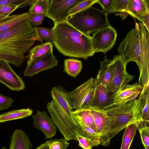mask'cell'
Instances as JSON below:
<instances>
[{
	"label": "cell",
	"mask_w": 149,
	"mask_h": 149,
	"mask_svg": "<svg viewBox=\"0 0 149 149\" xmlns=\"http://www.w3.org/2000/svg\"><path fill=\"white\" fill-rule=\"evenodd\" d=\"M81 0H50L45 16L54 23L67 21L70 10Z\"/></svg>",
	"instance_id": "10"
},
{
	"label": "cell",
	"mask_w": 149,
	"mask_h": 149,
	"mask_svg": "<svg viewBox=\"0 0 149 149\" xmlns=\"http://www.w3.org/2000/svg\"><path fill=\"white\" fill-rule=\"evenodd\" d=\"M8 16H6L3 15L1 14H0V20L2 19V18L6 17Z\"/></svg>",
	"instance_id": "43"
},
{
	"label": "cell",
	"mask_w": 149,
	"mask_h": 149,
	"mask_svg": "<svg viewBox=\"0 0 149 149\" xmlns=\"http://www.w3.org/2000/svg\"><path fill=\"white\" fill-rule=\"evenodd\" d=\"M28 11L18 14L10 15L0 20V34L13 28L23 21L28 18Z\"/></svg>",
	"instance_id": "20"
},
{
	"label": "cell",
	"mask_w": 149,
	"mask_h": 149,
	"mask_svg": "<svg viewBox=\"0 0 149 149\" xmlns=\"http://www.w3.org/2000/svg\"><path fill=\"white\" fill-rule=\"evenodd\" d=\"M142 143L145 149H149V127L146 126L138 129Z\"/></svg>",
	"instance_id": "36"
},
{
	"label": "cell",
	"mask_w": 149,
	"mask_h": 149,
	"mask_svg": "<svg viewBox=\"0 0 149 149\" xmlns=\"http://www.w3.org/2000/svg\"><path fill=\"white\" fill-rule=\"evenodd\" d=\"M66 90L62 87L56 86L51 91L53 100L70 116L73 117L72 112L74 111L70 107L65 95Z\"/></svg>",
	"instance_id": "19"
},
{
	"label": "cell",
	"mask_w": 149,
	"mask_h": 149,
	"mask_svg": "<svg viewBox=\"0 0 149 149\" xmlns=\"http://www.w3.org/2000/svg\"><path fill=\"white\" fill-rule=\"evenodd\" d=\"M142 89V86L137 82L131 85H125L116 92L112 94V106L126 103L136 99Z\"/></svg>",
	"instance_id": "13"
},
{
	"label": "cell",
	"mask_w": 149,
	"mask_h": 149,
	"mask_svg": "<svg viewBox=\"0 0 149 149\" xmlns=\"http://www.w3.org/2000/svg\"><path fill=\"white\" fill-rule=\"evenodd\" d=\"M97 86L95 78L91 77L73 90L66 91L65 95L73 110L89 106Z\"/></svg>",
	"instance_id": "7"
},
{
	"label": "cell",
	"mask_w": 149,
	"mask_h": 149,
	"mask_svg": "<svg viewBox=\"0 0 149 149\" xmlns=\"http://www.w3.org/2000/svg\"><path fill=\"white\" fill-rule=\"evenodd\" d=\"M52 28L54 37L52 42L63 55L86 60L94 55L91 36L82 33L67 20L54 23Z\"/></svg>",
	"instance_id": "3"
},
{
	"label": "cell",
	"mask_w": 149,
	"mask_h": 149,
	"mask_svg": "<svg viewBox=\"0 0 149 149\" xmlns=\"http://www.w3.org/2000/svg\"><path fill=\"white\" fill-rule=\"evenodd\" d=\"M36 40L35 28L27 19L0 34V59L20 67L26 58L25 53Z\"/></svg>",
	"instance_id": "2"
},
{
	"label": "cell",
	"mask_w": 149,
	"mask_h": 149,
	"mask_svg": "<svg viewBox=\"0 0 149 149\" xmlns=\"http://www.w3.org/2000/svg\"><path fill=\"white\" fill-rule=\"evenodd\" d=\"M49 1V0H31L28 11L30 14L46 13Z\"/></svg>",
	"instance_id": "28"
},
{
	"label": "cell",
	"mask_w": 149,
	"mask_h": 149,
	"mask_svg": "<svg viewBox=\"0 0 149 149\" xmlns=\"http://www.w3.org/2000/svg\"><path fill=\"white\" fill-rule=\"evenodd\" d=\"M144 102L138 97L105 110L106 117L102 131L103 134L111 139L132 123H137L138 126Z\"/></svg>",
	"instance_id": "4"
},
{
	"label": "cell",
	"mask_w": 149,
	"mask_h": 149,
	"mask_svg": "<svg viewBox=\"0 0 149 149\" xmlns=\"http://www.w3.org/2000/svg\"><path fill=\"white\" fill-rule=\"evenodd\" d=\"M112 60L113 63L112 76L106 88L109 93L113 94L128 84L134 79V77L127 72V65L121 56L118 54L114 56Z\"/></svg>",
	"instance_id": "8"
},
{
	"label": "cell",
	"mask_w": 149,
	"mask_h": 149,
	"mask_svg": "<svg viewBox=\"0 0 149 149\" xmlns=\"http://www.w3.org/2000/svg\"><path fill=\"white\" fill-rule=\"evenodd\" d=\"M58 61L53 52H50L33 60L27 65L24 72V76L32 77L42 71L56 66Z\"/></svg>",
	"instance_id": "12"
},
{
	"label": "cell",
	"mask_w": 149,
	"mask_h": 149,
	"mask_svg": "<svg viewBox=\"0 0 149 149\" xmlns=\"http://www.w3.org/2000/svg\"><path fill=\"white\" fill-rule=\"evenodd\" d=\"M31 0H0V7L11 4H27L29 5Z\"/></svg>",
	"instance_id": "40"
},
{
	"label": "cell",
	"mask_w": 149,
	"mask_h": 149,
	"mask_svg": "<svg viewBox=\"0 0 149 149\" xmlns=\"http://www.w3.org/2000/svg\"><path fill=\"white\" fill-rule=\"evenodd\" d=\"M91 113L93 116L96 129V132L99 135L101 132L106 117L105 110L92 107L89 106Z\"/></svg>",
	"instance_id": "26"
},
{
	"label": "cell",
	"mask_w": 149,
	"mask_h": 149,
	"mask_svg": "<svg viewBox=\"0 0 149 149\" xmlns=\"http://www.w3.org/2000/svg\"><path fill=\"white\" fill-rule=\"evenodd\" d=\"M13 102L10 97L4 96L0 93V111L8 109Z\"/></svg>",
	"instance_id": "38"
},
{
	"label": "cell",
	"mask_w": 149,
	"mask_h": 149,
	"mask_svg": "<svg viewBox=\"0 0 149 149\" xmlns=\"http://www.w3.org/2000/svg\"><path fill=\"white\" fill-rule=\"evenodd\" d=\"M97 1V0H81L71 9L68 14V17L74 14L92 6L96 3Z\"/></svg>",
	"instance_id": "32"
},
{
	"label": "cell",
	"mask_w": 149,
	"mask_h": 149,
	"mask_svg": "<svg viewBox=\"0 0 149 149\" xmlns=\"http://www.w3.org/2000/svg\"><path fill=\"white\" fill-rule=\"evenodd\" d=\"M137 123H132L126 128L122 138L120 149H129L137 130Z\"/></svg>",
	"instance_id": "25"
},
{
	"label": "cell",
	"mask_w": 149,
	"mask_h": 149,
	"mask_svg": "<svg viewBox=\"0 0 149 149\" xmlns=\"http://www.w3.org/2000/svg\"><path fill=\"white\" fill-rule=\"evenodd\" d=\"M36 34L37 40L42 43L43 40L52 42L53 39L54 33L52 28L41 26L34 27Z\"/></svg>",
	"instance_id": "29"
},
{
	"label": "cell",
	"mask_w": 149,
	"mask_h": 149,
	"mask_svg": "<svg viewBox=\"0 0 149 149\" xmlns=\"http://www.w3.org/2000/svg\"><path fill=\"white\" fill-rule=\"evenodd\" d=\"M0 149H7V148L4 147H3Z\"/></svg>",
	"instance_id": "44"
},
{
	"label": "cell",
	"mask_w": 149,
	"mask_h": 149,
	"mask_svg": "<svg viewBox=\"0 0 149 149\" xmlns=\"http://www.w3.org/2000/svg\"><path fill=\"white\" fill-rule=\"evenodd\" d=\"M29 5L27 4L11 3L0 7V14L8 16L16 9L24 8Z\"/></svg>",
	"instance_id": "34"
},
{
	"label": "cell",
	"mask_w": 149,
	"mask_h": 149,
	"mask_svg": "<svg viewBox=\"0 0 149 149\" xmlns=\"http://www.w3.org/2000/svg\"><path fill=\"white\" fill-rule=\"evenodd\" d=\"M0 82L13 91L24 90V83L22 78L14 71L9 63L0 59Z\"/></svg>",
	"instance_id": "11"
},
{
	"label": "cell",
	"mask_w": 149,
	"mask_h": 149,
	"mask_svg": "<svg viewBox=\"0 0 149 149\" xmlns=\"http://www.w3.org/2000/svg\"><path fill=\"white\" fill-rule=\"evenodd\" d=\"M49 149H66L69 143L65 139H50L46 141Z\"/></svg>",
	"instance_id": "33"
},
{
	"label": "cell",
	"mask_w": 149,
	"mask_h": 149,
	"mask_svg": "<svg viewBox=\"0 0 149 149\" xmlns=\"http://www.w3.org/2000/svg\"><path fill=\"white\" fill-rule=\"evenodd\" d=\"M113 99L106 87L102 85L97 86L93 98L90 106L105 110L112 106Z\"/></svg>",
	"instance_id": "16"
},
{
	"label": "cell",
	"mask_w": 149,
	"mask_h": 149,
	"mask_svg": "<svg viewBox=\"0 0 149 149\" xmlns=\"http://www.w3.org/2000/svg\"><path fill=\"white\" fill-rule=\"evenodd\" d=\"M32 118L34 127L44 134L46 140L51 139L55 136L56 126L47 112L37 110L36 113L33 116Z\"/></svg>",
	"instance_id": "14"
},
{
	"label": "cell",
	"mask_w": 149,
	"mask_h": 149,
	"mask_svg": "<svg viewBox=\"0 0 149 149\" xmlns=\"http://www.w3.org/2000/svg\"><path fill=\"white\" fill-rule=\"evenodd\" d=\"M53 44L51 41L47 42L36 45L32 48L25 56L27 58V65L34 59L50 52H53Z\"/></svg>",
	"instance_id": "21"
},
{
	"label": "cell",
	"mask_w": 149,
	"mask_h": 149,
	"mask_svg": "<svg viewBox=\"0 0 149 149\" xmlns=\"http://www.w3.org/2000/svg\"><path fill=\"white\" fill-rule=\"evenodd\" d=\"M149 82L143 88L139 97L141 100L145 101L147 94L149 93Z\"/></svg>",
	"instance_id": "41"
},
{
	"label": "cell",
	"mask_w": 149,
	"mask_h": 149,
	"mask_svg": "<svg viewBox=\"0 0 149 149\" xmlns=\"http://www.w3.org/2000/svg\"><path fill=\"white\" fill-rule=\"evenodd\" d=\"M96 3L101 6L102 11L107 14L113 13V0H97Z\"/></svg>",
	"instance_id": "37"
},
{
	"label": "cell",
	"mask_w": 149,
	"mask_h": 149,
	"mask_svg": "<svg viewBox=\"0 0 149 149\" xmlns=\"http://www.w3.org/2000/svg\"><path fill=\"white\" fill-rule=\"evenodd\" d=\"M117 37L116 31L110 25L95 32L91 36L94 52L106 54L115 45Z\"/></svg>",
	"instance_id": "9"
},
{
	"label": "cell",
	"mask_w": 149,
	"mask_h": 149,
	"mask_svg": "<svg viewBox=\"0 0 149 149\" xmlns=\"http://www.w3.org/2000/svg\"><path fill=\"white\" fill-rule=\"evenodd\" d=\"M149 93L144 101L142 110L140 123L138 126L137 130L146 126H149Z\"/></svg>",
	"instance_id": "30"
},
{
	"label": "cell",
	"mask_w": 149,
	"mask_h": 149,
	"mask_svg": "<svg viewBox=\"0 0 149 149\" xmlns=\"http://www.w3.org/2000/svg\"><path fill=\"white\" fill-rule=\"evenodd\" d=\"M33 111L29 108L13 110L0 115V123L22 119L31 115Z\"/></svg>",
	"instance_id": "23"
},
{
	"label": "cell",
	"mask_w": 149,
	"mask_h": 149,
	"mask_svg": "<svg viewBox=\"0 0 149 149\" xmlns=\"http://www.w3.org/2000/svg\"><path fill=\"white\" fill-rule=\"evenodd\" d=\"M73 116L77 120L96 132V129L91 113L89 106H86L72 112Z\"/></svg>",
	"instance_id": "22"
},
{
	"label": "cell",
	"mask_w": 149,
	"mask_h": 149,
	"mask_svg": "<svg viewBox=\"0 0 149 149\" xmlns=\"http://www.w3.org/2000/svg\"><path fill=\"white\" fill-rule=\"evenodd\" d=\"M9 149H33V148L25 132L21 129H16L11 137Z\"/></svg>",
	"instance_id": "18"
},
{
	"label": "cell",
	"mask_w": 149,
	"mask_h": 149,
	"mask_svg": "<svg viewBox=\"0 0 149 149\" xmlns=\"http://www.w3.org/2000/svg\"><path fill=\"white\" fill-rule=\"evenodd\" d=\"M118 51L126 64L135 62L139 70V84L142 88L149 82V31L141 22L136 21L119 46Z\"/></svg>",
	"instance_id": "1"
},
{
	"label": "cell",
	"mask_w": 149,
	"mask_h": 149,
	"mask_svg": "<svg viewBox=\"0 0 149 149\" xmlns=\"http://www.w3.org/2000/svg\"><path fill=\"white\" fill-rule=\"evenodd\" d=\"M67 21L85 36L90 34L110 25L107 14L102 10L92 6L74 14Z\"/></svg>",
	"instance_id": "5"
},
{
	"label": "cell",
	"mask_w": 149,
	"mask_h": 149,
	"mask_svg": "<svg viewBox=\"0 0 149 149\" xmlns=\"http://www.w3.org/2000/svg\"><path fill=\"white\" fill-rule=\"evenodd\" d=\"M100 65L95 78L97 86L102 85L106 87L111 78L113 63L112 60L107 59L106 56L104 59L100 62Z\"/></svg>",
	"instance_id": "17"
},
{
	"label": "cell",
	"mask_w": 149,
	"mask_h": 149,
	"mask_svg": "<svg viewBox=\"0 0 149 149\" xmlns=\"http://www.w3.org/2000/svg\"><path fill=\"white\" fill-rule=\"evenodd\" d=\"M74 118L78 134L84 137L91 139H99V135L97 133L77 120L74 117Z\"/></svg>",
	"instance_id": "27"
},
{
	"label": "cell",
	"mask_w": 149,
	"mask_h": 149,
	"mask_svg": "<svg viewBox=\"0 0 149 149\" xmlns=\"http://www.w3.org/2000/svg\"><path fill=\"white\" fill-rule=\"evenodd\" d=\"M36 149H49V146L47 143L46 142L41 144Z\"/></svg>",
	"instance_id": "42"
},
{
	"label": "cell",
	"mask_w": 149,
	"mask_h": 149,
	"mask_svg": "<svg viewBox=\"0 0 149 149\" xmlns=\"http://www.w3.org/2000/svg\"><path fill=\"white\" fill-rule=\"evenodd\" d=\"M149 14V0H128L126 8L124 11L115 15L125 19L130 15L134 18L138 15Z\"/></svg>",
	"instance_id": "15"
},
{
	"label": "cell",
	"mask_w": 149,
	"mask_h": 149,
	"mask_svg": "<svg viewBox=\"0 0 149 149\" xmlns=\"http://www.w3.org/2000/svg\"><path fill=\"white\" fill-rule=\"evenodd\" d=\"M128 0H113V13H120L126 9Z\"/></svg>",
	"instance_id": "39"
},
{
	"label": "cell",
	"mask_w": 149,
	"mask_h": 149,
	"mask_svg": "<svg viewBox=\"0 0 149 149\" xmlns=\"http://www.w3.org/2000/svg\"><path fill=\"white\" fill-rule=\"evenodd\" d=\"M45 14V13H30L28 19L31 25L34 27L42 24Z\"/></svg>",
	"instance_id": "35"
},
{
	"label": "cell",
	"mask_w": 149,
	"mask_h": 149,
	"mask_svg": "<svg viewBox=\"0 0 149 149\" xmlns=\"http://www.w3.org/2000/svg\"><path fill=\"white\" fill-rule=\"evenodd\" d=\"M47 108L52 120L64 139L67 141H78L74 116L69 115L53 100L47 103Z\"/></svg>",
	"instance_id": "6"
},
{
	"label": "cell",
	"mask_w": 149,
	"mask_h": 149,
	"mask_svg": "<svg viewBox=\"0 0 149 149\" xmlns=\"http://www.w3.org/2000/svg\"><path fill=\"white\" fill-rule=\"evenodd\" d=\"M76 137L79 142L78 146L83 149H91L93 147L101 144L98 138L91 139L84 137L78 134Z\"/></svg>",
	"instance_id": "31"
},
{
	"label": "cell",
	"mask_w": 149,
	"mask_h": 149,
	"mask_svg": "<svg viewBox=\"0 0 149 149\" xmlns=\"http://www.w3.org/2000/svg\"><path fill=\"white\" fill-rule=\"evenodd\" d=\"M82 67L81 61L78 59L70 58L64 60V72L74 78L80 73Z\"/></svg>",
	"instance_id": "24"
}]
</instances>
